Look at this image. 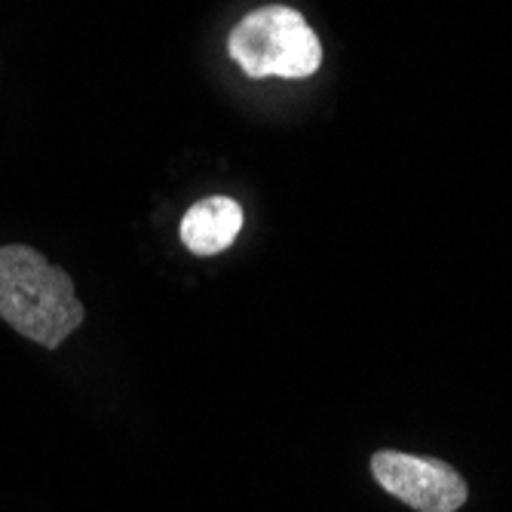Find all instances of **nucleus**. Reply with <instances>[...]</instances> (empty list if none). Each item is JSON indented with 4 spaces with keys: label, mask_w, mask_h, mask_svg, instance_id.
Listing matches in <instances>:
<instances>
[{
    "label": "nucleus",
    "mask_w": 512,
    "mask_h": 512,
    "mask_svg": "<svg viewBox=\"0 0 512 512\" xmlns=\"http://www.w3.org/2000/svg\"><path fill=\"white\" fill-rule=\"evenodd\" d=\"M243 230V206L230 197H206L181 218V243L200 258L221 255Z\"/></svg>",
    "instance_id": "obj_4"
},
{
    "label": "nucleus",
    "mask_w": 512,
    "mask_h": 512,
    "mask_svg": "<svg viewBox=\"0 0 512 512\" xmlns=\"http://www.w3.org/2000/svg\"><path fill=\"white\" fill-rule=\"evenodd\" d=\"M378 485L417 512H457L470 497L463 476L436 457L378 451L371 457Z\"/></svg>",
    "instance_id": "obj_3"
},
{
    "label": "nucleus",
    "mask_w": 512,
    "mask_h": 512,
    "mask_svg": "<svg viewBox=\"0 0 512 512\" xmlns=\"http://www.w3.org/2000/svg\"><path fill=\"white\" fill-rule=\"evenodd\" d=\"M227 53L252 80H304L322 65V43L307 19L292 7H258L227 37Z\"/></svg>",
    "instance_id": "obj_2"
},
{
    "label": "nucleus",
    "mask_w": 512,
    "mask_h": 512,
    "mask_svg": "<svg viewBox=\"0 0 512 512\" xmlns=\"http://www.w3.org/2000/svg\"><path fill=\"white\" fill-rule=\"evenodd\" d=\"M83 304L74 279L31 246H0V319L13 329L56 350L83 325Z\"/></svg>",
    "instance_id": "obj_1"
}]
</instances>
